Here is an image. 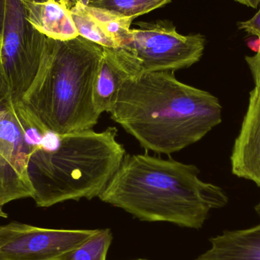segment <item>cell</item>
<instances>
[{
  "instance_id": "obj_1",
  "label": "cell",
  "mask_w": 260,
  "mask_h": 260,
  "mask_svg": "<svg viewBox=\"0 0 260 260\" xmlns=\"http://www.w3.org/2000/svg\"><path fill=\"white\" fill-rule=\"evenodd\" d=\"M109 114L145 151L170 155L219 125L222 107L209 91L177 80L174 72H154L127 79Z\"/></svg>"
},
{
  "instance_id": "obj_2",
  "label": "cell",
  "mask_w": 260,
  "mask_h": 260,
  "mask_svg": "<svg viewBox=\"0 0 260 260\" xmlns=\"http://www.w3.org/2000/svg\"><path fill=\"white\" fill-rule=\"evenodd\" d=\"M200 173L173 158L126 154L99 198L141 221L200 229L211 211L229 203L224 189L202 180Z\"/></svg>"
},
{
  "instance_id": "obj_3",
  "label": "cell",
  "mask_w": 260,
  "mask_h": 260,
  "mask_svg": "<svg viewBox=\"0 0 260 260\" xmlns=\"http://www.w3.org/2000/svg\"><path fill=\"white\" fill-rule=\"evenodd\" d=\"M104 47L81 36L69 41L47 38L41 65L21 101L49 131L59 135L91 129L101 115L93 87Z\"/></svg>"
},
{
  "instance_id": "obj_4",
  "label": "cell",
  "mask_w": 260,
  "mask_h": 260,
  "mask_svg": "<svg viewBox=\"0 0 260 260\" xmlns=\"http://www.w3.org/2000/svg\"><path fill=\"white\" fill-rule=\"evenodd\" d=\"M117 136L110 126L60 135L53 146L37 147L27 168L37 206L100 197L126 154Z\"/></svg>"
},
{
  "instance_id": "obj_5",
  "label": "cell",
  "mask_w": 260,
  "mask_h": 260,
  "mask_svg": "<svg viewBox=\"0 0 260 260\" xmlns=\"http://www.w3.org/2000/svg\"><path fill=\"white\" fill-rule=\"evenodd\" d=\"M48 131L0 86V208L33 197L29 159Z\"/></svg>"
},
{
  "instance_id": "obj_6",
  "label": "cell",
  "mask_w": 260,
  "mask_h": 260,
  "mask_svg": "<svg viewBox=\"0 0 260 260\" xmlns=\"http://www.w3.org/2000/svg\"><path fill=\"white\" fill-rule=\"evenodd\" d=\"M46 39L27 20L24 0H6L0 86L15 102L22 100L38 74Z\"/></svg>"
},
{
  "instance_id": "obj_7",
  "label": "cell",
  "mask_w": 260,
  "mask_h": 260,
  "mask_svg": "<svg viewBox=\"0 0 260 260\" xmlns=\"http://www.w3.org/2000/svg\"><path fill=\"white\" fill-rule=\"evenodd\" d=\"M125 46L139 63L140 75L175 72L201 59L206 39L201 34L183 35L168 20L138 21Z\"/></svg>"
},
{
  "instance_id": "obj_8",
  "label": "cell",
  "mask_w": 260,
  "mask_h": 260,
  "mask_svg": "<svg viewBox=\"0 0 260 260\" xmlns=\"http://www.w3.org/2000/svg\"><path fill=\"white\" fill-rule=\"evenodd\" d=\"M97 231L41 229L12 221L0 225V260H62Z\"/></svg>"
},
{
  "instance_id": "obj_9",
  "label": "cell",
  "mask_w": 260,
  "mask_h": 260,
  "mask_svg": "<svg viewBox=\"0 0 260 260\" xmlns=\"http://www.w3.org/2000/svg\"><path fill=\"white\" fill-rule=\"evenodd\" d=\"M140 76L139 63L124 47L106 48L93 87V103L102 115L113 109L119 91L130 78Z\"/></svg>"
},
{
  "instance_id": "obj_10",
  "label": "cell",
  "mask_w": 260,
  "mask_h": 260,
  "mask_svg": "<svg viewBox=\"0 0 260 260\" xmlns=\"http://www.w3.org/2000/svg\"><path fill=\"white\" fill-rule=\"evenodd\" d=\"M234 175L251 180L260 187V91L250 93L248 108L232 150Z\"/></svg>"
},
{
  "instance_id": "obj_11",
  "label": "cell",
  "mask_w": 260,
  "mask_h": 260,
  "mask_svg": "<svg viewBox=\"0 0 260 260\" xmlns=\"http://www.w3.org/2000/svg\"><path fill=\"white\" fill-rule=\"evenodd\" d=\"M209 241L210 249L196 260H260V224L244 230L224 231Z\"/></svg>"
},
{
  "instance_id": "obj_12",
  "label": "cell",
  "mask_w": 260,
  "mask_h": 260,
  "mask_svg": "<svg viewBox=\"0 0 260 260\" xmlns=\"http://www.w3.org/2000/svg\"><path fill=\"white\" fill-rule=\"evenodd\" d=\"M171 0H89L88 6L107 9L133 20L163 7Z\"/></svg>"
},
{
  "instance_id": "obj_13",
  "label": "cell",
  "mask_w": 260,
  "mask_h": 260,
  "mask_svg": "<svg viewBox=\"0 0 260 260\" xmlns=\"http://www.w3.org/2000/svg\"><path fill=\"white\" fill-rule=\"evenodd\" d=\"M112 240L111 229H98L91 238L62 260H107Z\"/></svg>"
},
{
  "instance_id": "obj_14",
  "label": "cell",
  "mask_w": 260,
  "mask_h": 260,
  "mask_svg": "<svg viewBox=\"0 0 260 260\" xmlns=\"http://www.w3.org/2000/svg\"><path fill=\"white\" fill-rule=\"evenodd\" d=\"M238 27L248 35L260 38V9L250 19L238 22Z\"/></svg>"
},
{
  "instance_id": "obj_15",
  "label": "cell",
  "mask_w": 260,
  "mask_h": 260,
  "mask_svg": "<svg viewBox=\"0 0 260 260\" xmlns=\"http://www.w3.org/2000/svg\"><path fill=\"white\" fill-rule=\"evenodd\" d=\"M245 60L254 80L255 88L260 91V53L254 56H246Z\"/></svg>"
},
{
  "instance_id": "obj_16",
  "label": "cell",
  "mask_w": 260,
  "mask_h": 260,
  "mask_svg": "<svg viewBox=\"0 0 260 260\" xmlns=\"http://www.w3.org/2000/svg\"><path fill=\"white\" fill-rule=\"evenodd\" d=\"M5 3H6V0H0V44L3 41V28H4Z\"/></svg>"
},
{
  "instance_id": "obj_17",
  "label": "cell",
  "mask_w": 260,
  "mask_h": 260,
  "mask_svg": "<svg viewBox=\"0 0 260 260\" xmlns=\"http://www.w3.org/2000/svg\"><path fill=\"white\" fill-rule=\"evenodd\" d=\"M247 47L253 50L256 53H260V38L258 37H255V38L249 39L247 41Z\"/></svg>"
},
{
  "instance_id": "obj_18",
  "label": "cell",
  "mask_w": 260,
  "mask_h": 260,
  "mask_svg": "<svg viewBox=\"0 0 260 260\" xmlns=\"http://www.w3.org/2000/svg\"><path fill=\"white\" fill-rule=\"evenodd\" d=\"M89 0H59L62 4L64 6H67L68 9H71V8L74 7L75 6L78 4H88Z\"/></svg>"
},
{
  "instance_id": "obj_19",
  "label": "cell",
  "mask_w": 260,
  "mask_h": 260,
  "mask_svg": "<svg viewBox=\"0 0 260 260\" xmlns=\"http://www.w3.org/2000/svg\"><path fill=\"white\" fill-rule=\"evenodd\" d=\"M235 1L253 9H256L260 6V0H235Z\"/></svg>"
},
{
  "instance_id": "obj_20",
  "label": "cell",
  "mask_w": 260,
  "mask_h": 260,
  "mask_svg": "<svg viewBox=\"0 0 260 260\" xmlns=\"http://www.w3.org/2000/svg\"><path fill=\"white\" fill-rule=\"evenodd\" d=\"M0 217H2V218H6L7 217V215L3 212L2 208H0Z\"/></svg>"
},
{
  "instance_id": "obj_21",
  "label": "cell",
  "mask_w": 260,
  "mask_h": 260,
  "mask_svg": "<svg viewBox=\"0 0 260 260\" xmlns=\"http://www.w3.org/2000/svg\"><path fill=\"white\" fill-rule=\"evenodd\" d=\"M255 210H256V212H257L258 215L260 216V203L255 206Z\"/></svg>"
},
{
  "instance_id": "obj_22",
  "label": "cell",
  "mask_w": 260,
  "mask_h": 260,
  "mask_svg": "<svg viewBox=\"0 0 260 260\" xmlns=\"http://www.w3.org/2000/svg\"><path fill=\"white\" fill-rule=\"evenodd\" d=\"M136 260H147V259H136Z\"/></svg>"
}]
</instances>
